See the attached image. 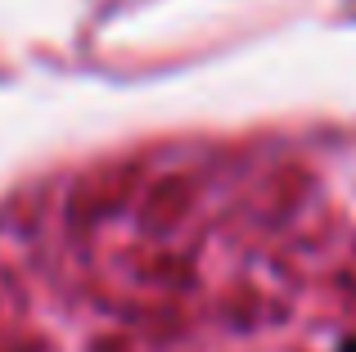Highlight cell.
Wrapping results in <instances>:
<instances>
[{
    "label": "cell",
    "instance_id": "cell-1",
    "mask_svg": "<svg viewBox=\"0 0 356 352\" xmlns=\"http://www.w3.org/2000/svg\"><path fill=\"white\" fill-rule=\"evenodd\" d=\"M339 352H356V339H339Z\"/></svg>",
    "mask_w": 356,
    "mask_h": 352
}]
</instances>
